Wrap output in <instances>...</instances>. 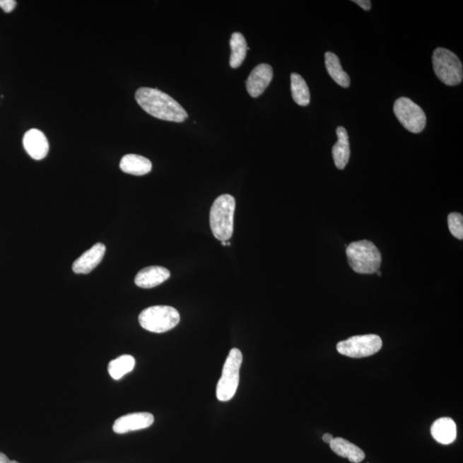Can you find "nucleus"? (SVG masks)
Returning <instances> with one entry per match:
<instances>
[{
  "label": "nucleus",
  "mask_w": 463,
  "mask_h": 463,
  "mask_svg": "<svg viewBox=\"0 0 463 463\" xmlns=\"http://www.w3.org/2000/svg\"><path fill=\"white\" fill-rule=\"evenodd\" d=\"M329 446L338 456L348 458L353 463H360L365 457L363 450L342 438H334Z\"/></svg>",
  "instance_id": "17"
},
{
  "label": "nucleus",
  "mask_w": 463,
  "mask_h": 463,
  "mask_svg": "<svg viewBox=\"0 0 463 463\" xmlns=\"http://www.w3.org/2000/svg\"><path fill=\"white\" fill-rule=\"evenodd\" d=\"M23 147L31 158L40 160L45 158L49 151V143L45 134L38 129H31L24 134Z\"/></svg>",
  "instance_id": "11"
},
{
  "label": "nucleus",
  "mask_w": 463,
  "mask_h": 463,
  "mask_svg": "<svg viewBox=\"0 0 463 463\" xmlns=\"http://www.w3.org/2000/svg\"><path fill=\"white\" fill-rule=\"evenodd\" d=\"M434 440L442 445H450L457 438V425L452 418H438L430 428Z\"/></svg>",
  "instance_id": "14"
},
{
  "label": "nucleus",
  "mask_w": 463,
  "mask_h": 463,
  "mask_svg": "<svg viewBox=\"0 0 463 463\" xmlns=\"http://www.w3.org/2000/svg\"><path fill=\"white\" fill-rule=\"evenodd\" d=\"M235 199L224 194L217 197L209 213V223L216 240H230L233 233V216L235 211Z\"/></svg>",
  "instance_id": "2"
},
{
  "label": "nucleus",
  "mask_w": 463,
  "mask_h": 463,
  "mask_svg": "<svg viewBox=\"0 0 463 463\" xmlns=\"http://www.w3.org/2000/svg\"><path fill=\"white\" fill-rule=\"evenodd\" d=\"M230 46L232 49L230 66L233 69H236L244 62L245 56H247V43L244 35L236 32L232 35Z\"/></svg>",
  "instance_id": "19"
},
{
  "label": "nucleus",
  "mask_w": 463,
  "mask_h": 463,
  "mask_svg": "<svg viewBox=\"0 0 463 463\" xmlns=\"http://www.w3.org/2000/svg\"><path fill=\"white\" fill-rule=\"evenodd\" d=\"M139 324L153 333H164L176 327L180 321V313L168 305H155L140 313Z\"/></svg>",
  "instance_id": "4"
},
{
  "label": "nucleus",
  "mask_w": 463,
  "mask_h": 463,
  "mask_svg": "<svg viewBox=\"0 0 463 463\" xmlns=\"http://www.w3.org/2000/svg\"><path fill=\"white\" fill-rule=\"evenodd\" d=\"M105 253H106L105 245L102 243L95 244L74 262L72 269L76 274L90 273L93 269L98 266Z\"/></svg>",
  "instance_id": "12"
},
{
  "label": "nucleus",
  "mask_w": 463,
  "mask_h": 463,
  "mask_svg": "<svg viewBox=\"0 0 463 463\" xmlns=\"http://www.w3.org/2000/svg\"><path fill=\"white\" fill-rule=\"evenodd\" d=\"M119 168L126 174L142 176L148 174L152 169V163L146 157L128 154L120 160Z\"/></svg>",
  "instance_id": "16"
},
{
  "label": "nucleus",
  "mask_w": 463,
  "mask_h": 463,
  "mask_svg": "<svg viewBox=\"0 0 463 463\" xmlns=\"http://www.w3.org/2000/svg\"><path fill=\"white\" fill-rule=\"evenodd\" d=\"M273 79V69L268 64H260L248 76L247 88L252 98H259L266 90Z\"/></svg>",
  "instance_id": "10"
},
{
  "label": "nucleus",
  "mask_w": 463,
  "mask_h": 463,
  "mask_svg": "<svg viewBox=\"0 0 463 463\" xmlns=\"http://www.w3.org/2000/svg\"><path fill=\"white\" fill-rule=\"evenodd\" d=\"M448 227L450 233L457 239H463V216L460 213H452L448 216Z\"/></svg>",
  "instance_id": "22"
},
{
  "label": "nucleus",
  "mask_w": 463,
  "mask_h": 463,
  "mask_svg": "<svg viewBox=\"0 0 463 463\" xmlns=\"http://www.w3.org/2000/svg\"><path fill=\"white\" fill-rule=\"evenodd\" d=\"M433 64L438 79L446 86H456L462 82V64L454 52L445 48H437L433 52Z\"/></svg>",
  "instance_id": "6"
},
{
  "label": "nucleus",
  "mask_w": 463,
  "mask_h": 463,
  "mask_svg": "<svg viewBox=\"0 0 463 463\" xmlns=\"http://www.w3.org/2000/svg\"><path fill=\"white\" fill-rule=\"evenodd\" d=\"M382 341L380 336L369 335L356 336L341 341L336 346L337 351L350 358H364L373 356L381 349Z\"/></svg>",
  "instance_id": "7"
},
{
  "label": "nucleus",
  "mask_w": 463,
  "mask_h": 463,
  "mask_svg": "<svg viewBox=\"0 0 463 463\" xmlns=\"http://www.w3.org/2000/svg\"><path fill=\"white\" fill-rule=\"evenodd\" d=\"M136 102L143 110L155 118L181 123L187 119L184 107L170 95L157 88H140L136 92Z\"/></svg>",
  "instance_id": "1"
},
{
  "label": "nucleus",
  "mask_w": 463,
  "mask_h": 463,
  "mask_svg": "<svg viewBox=\"0 0 463 463\" xmlns=\"http://www.w3.org/2000/svg\"><path fill=\"white\" fill-rule=\"evenodd\" d=\"M17 6V2L15 0H0V7L6 13H10Z\"/></svg>",
  "instance_id": "23"
},
{
  "label": "nucleus",
  "mask_w": 463,
  "mask_h": 463,
  "mask_svg": "<svg viewBox=\"0 0 463 463\" xmlns=\"http://www.w3.org/2000/svg\"><path fill=\"white\" fill-rule=\"evenodd\" d=\"M154 416L150 413L129 414L116 420L112 430L116 433L124 434L132 430L146 429L154 423Z\"/></svg>",
  "instance_id": "9"
},
{
  "label": "nucleus",
  "mask_w": 463,
  "mask_h": 463,
  "mask_svg": "<svg viewBox=\"0 0 463 463\" xmlns=\"http://www.w3.org/2000/svg\"><path fill=\"white\" fill-rule=\"evenodd\" d=\"M136 361L131 356H122L117 359L110 361L108 365V373L110 376L115 380H119L127 373H131L134 369Z\"/></svg>",
  "instance_id": "21"
},
{
  "label": "nucleus",
  "mask_w": 463,
  "mask_h": 463,
  "mask_svg": "<svg viewBox=\"0 0 463 463\" xmlns=\"http://www.w3.org/2000/svg\"><path fill=\"white\" fill-rule=\"evenodd\" d=\"M170 271L160 266L144 268L135 277V283L142 288H153L166 281L170 277Z\"/></svg>",
  "instance_id": "13"
},
{
  "label": "nucleus",
  "mask_w": 463,
  "mask_h": 463,
  "mask_svg": "<svg viewBox=\"0 0 463 463\" xmlns=\"http://www.w3.org/2000/svg\"><path fill=\"white\" fill-rule=\"evenodd\" d=\"M221 245H223V247H225V245H227L226 241H221Z\"/></svg>",
  "instance_id": "27"
},
{
  "label": "nucleus",
  "mask_w": 463,
  "mask_h": 463,
  "mask_svg": "<svg viewBox=\"0 0 463 463\" xmlns=\"http://www.w3.org/2000/svg\"><path fill=\"white\" fill-rule=\"evenodd\" d=\"M291 91L293 100L301 107L310 104V90L307 83L302 76L297 74H291Z\"/></svg>",
  "instance_id": "20"
},
{
  "label": "nucleus",
  "mask_w": 463,
  "mask_h": 463,
  "mask_svg": "<svg viewBox=\"0 0 463 463\" xmlns=\"http://www.w3.org/2000/svg\"><path fill=\"white\" fill-rule=\"evenodd\" d=\"M0 463H19L17 461H11L5 454L0 452Z\"/></svg>",
  "instance_id": "25"
},
{
  "label": "nucleus",
  "mask_w": 463,
  "mask_h": 463,
  "mask_svg": "<svg viewBox=\"0 0 463 463\" xmlns=\"http://www.w3.org/2000/svg\"><path fill=\"white\" fill-rule=\"evenodd\" d=\"M377 276H382V273H381L380 271H377Z\"/></svg>",
  "instance_id": "28"
},
{
  "label": "nucleus",
  "mask_w": 463,
  "mask_h": 463,
  "mask_svg": "<svg viewBox=\"0 0 463 463\" xmlns=\"http://www.w3.org/2000/svg\"><path fill=\"white\" fill-rule=\"evenodd\" d=\"M337 142L332 148V156L336 167L340 170L344 169L350 158V144L348 134L346 129L337 127Z\"/></svg>",
  "instance_id": "15"
},
{
  "label": "nucleus",
  "mask_w": 463,
  "mask_h": 463,
  "mask_svg": "<svg viewBox=\"0 0 463 463\" xmlns=\"http://www.w3.org/2000/svg\"><path fill=\"white\" fill-rule=\"evenodd\" d=\"M346 252L350 267L356 273L373 274L380 268L382 255L380 250L369 240L350 244Z\"/></svg>",
  "instance_id": "3"
},
{
  "label": "nucleus",
  "mask_w": 463,
  "mask_h": 463,
  "mask_svg": "<svg viewBox=\"0 0 463 463\" xmlns=\"http://www.w3.org/2000/svg\"><path fill=\"white\" fill-rule=\"evenodd\" d=\"M243 356L240 349L233 348L225 362L223 373L217 384L216 397L221 402L232 399L237 392L240 382V370Z\"/></svg>",
  "instance_id": "5"
},
{
  "label": "nucleus",
  "mask_w": 463,
  "mask_h": 463,
  "mask_svg": "<svg viewBox=\"0 0 463 463\" xmlns=\"http://www.w3.org/2000/svg\"><path fill=\"white\" fill-rule=\"evenodd\" d=\"M334 440V437L332 436V434L329 433H325L323 436V440L326 443V444H330V443L332 442Z\"/></svg>",
  "instance_id": "26"
},
{
  "label": "nucleus",
  "mask_w": 463,
  "mask_h": 463,
  "mask_svg": "<svg viewBox=\"0 0 463 463\" xmlns=\"http://www.w3.org/2000/svg\"><path fill=\"white\" fill-rule=\"evenodd\" d=\"M353 2L357 4L358 6L366 11H370V8H372V2L369 1V0H353Z\"/></svg>",
  "instance_id": "24"
},
{
  "label": "nucleus",
  "mask_w": 463,
  "mask_h": 463,
  "mask_svg": "<svg viewBox=\"0 0 463 463\" xmlns=\"http://www.w3.org/2000/svg\"><path fill=\"white\" fill-rule=\"evenodd\" d=\"M324 59L326 69L334 81L342 88H348L350 78L347 72L342 69L339 58L333 52H327L324 55Z\"/></svg>",
  "instance_id": "18"
},
{
  "label": "nucleus",
  "mask_w": 463,
  "mask_h": 463,
  "mask_svg": "<svg viewBox=\"0 0 463 463\" xmlns=\"http://www.w3.org/2000/svg\"><path fill=\"white\" fill-rule=\"evenodd\" d=\"M394 112L406 130L413 134H420L426 124L425 112L412 100L401 98L394 104Z\"/></svg>",
  "instance_id": "8"
}]
</instances>
